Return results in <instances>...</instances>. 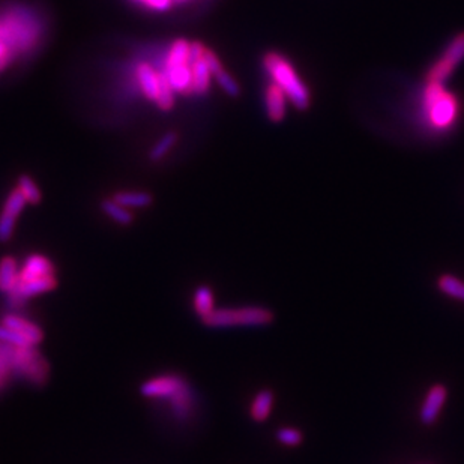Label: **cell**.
Listing matches in <instances>:
<instances>
[{
    "label": "cell",
    "mask_w": 464,
    "mask_h": 464,
    "mask_svg": "<svg viewBox=\"0 0 464 464\" xmlns=\"http://www.w3.org/2000/svg\"><path fill=\"white\" fill-rule=\"evenodd\" d=\"M2 324L8 328L14 329L15 332H18L20 335H23L30 342V345H34V346H38L39 342H43V340H44V331L38 325L32 324V321H29L27 319H23L22 316L6 314L2 319Z\"/></svg>",
    "instance_id": "13"
},
{
    "label": "cell",
    "mask_w": 464,
    "mask_h": 464,
    "mask_svg": "<svg viewBox=\"0 0 464 464\" xmlns=\"http://www.w3.org/2000/svg\"><path fill=\"white\" fill-rule=\"evenodd\" d=\"M101 209H103V212L108 218H112L115 223H117L120 226H129L134 221L133 212H131L128 208L117 203V201L113 198L103 200V203H101Z\"/></svg>",
    "instance_id": "18"
},
{
    "label": "cell",
    "mask_w": 464,
    "mask_h": 464,
    "mask_svg": "<svg viewBox=\"0 0 464 464\" xmlns=\"http://www.w3.org/2000/svg\"><path fill=\"white\" fill-rule=\"evenodd\" d=\"M20 275L18 261L13 256H5L0 259V291L11 293L15 287Z\"/></svg>",
    "instance_id": "17"
},
{
    "label": "cell",
    "mask_w": 464,
    "mask_h": 464,
    "mask_svg": "<svg viewBox=\"0 0 464 464\" xmlns=\"http://www.w3.org/2000/svg\"><path fill=\"white\" fill-rule=\"evenodd\" d=\"M56 275V268L53 261L43 254H30L26 257L23 266L20 268L18 281L39 280Z\"/></svg>",
    "instance_id": "12"
},
{
    "label": "cell",
    "mask_w": 464,
    "mask_h": 464,
    "mask_svg": "<svg viewBox=\"0 0 464 464\" xmlns=\"http://www.w3.org/2000/svg\"><path fill=\"white\" fill-rule=\"evenodd\" d=\"M277 440L281 443V445L284 447H299L302 442H304V435H302V431L293 427H281L278 428L277 435H275Z\"/></svg>",
    "instance_id": "25"
},
{
    "label": "cell",
    "mask_w": 464,
    "mask_h": 464,
    "mask_svg": "<svg viewBox=\"0 0 464 464\" xmlns=\"http://www.w3.org/2000/svg\"><path fill=\"white\" fill-rule=\"evenodd\" d=\"M447 398L448 388L443 383H436V385H433L428 389L427 397L423 400L419 410V421L422 426L431 427L433 423H436L443 406H445Z\"/></svg>",
    "instance_id": "10"
},
{
    "label": "cell",
    "mask_w": 464,
    "mask_h": 464,
    "mask_svg": "<svg viewBox=\"0 0 464 464\" xmlns=\"http://www.w3.org/2000/svg\"><path fill=\"white\" fill-rule=\"evenodd\" d=\"M212 77L215 78L217 85L224 90V92L231 96V98H238L240 95V87L238 85L236 80L231 77L227 71L224 69V66H221L219 69H217Z\"/></svg>",
    "instance_id": "23"
},
{
    "label": "cell",
    "mask_w": 464,
    "mask_h": 464,
    "mask_svg": "<svg viewBox=\"0 0 464 464\" xmlns=\"http://www.w3.org/2000/svg\"><path fill=\"white\" fill-rule=\"evenodd\" d=\"M464 62V30L454 35L442 53L428 65L422 80L428 83L447 85L457 68Z\"/></svg>",
    "instance_id": "5"
},
{
    "label": "cell",
    "mask_w": 464,
    "mask_h": 464,
    "mask_svg": "<svg viewBox=\"0 0 464 464\" xmlns=\"http://www.w3.org/2000/svg\"><path fill=\"white\" fill-rule=\"evenodd\" d=\"M437 289L443 295L464 302V281L451 274H442L436 281Z\"/></svg>",
    "instance_id": "20"
},
{
    "label": "cell",
    "mask_w": 464,
    "mask_h": 464,
    "mask_svg": "<svg viewBox=\"0 0 464 464\" xmlns=\"http://www.w3.org/2000/svg\"><path fill=\"white\" fill-rule=\"evenodd\" d=\"M410 122L419 134L430 140H442L456 133L463 115L461 96L447 85L423 82L410 101Z\"/></svg>",
    "instance_id": "1"
},
{
    "label": "cell",
    "mask_w": 464,
    "mask_h": 464,
    "mask_svg": "<svg viewBox=\"0 0 464 464\" xmlns=\"http://www.w3.org/2000/svg\"><path fill=\"white\" fill-rule=\"evenodd\" d=\"M191 75H193V82H191V90H193V94L197 95L206 94L210 87L212 73L205 60V55L198 57H191Z\"/></svg>",
    "instance_id": "15"
},
{
    "label": "cell",
    "mask_w": 464,
    "mask_h": 464,
    "mask_svg": "<svg viewBox=\"0 0 464 464\" xmlns=\"http://www.w3.org/2000/svg\"><path fill=\"white\" fill-rule=\"evenodd\" d=\"M193 305L196 314L200 319L208 317L212 311L215 310V300H214V293L208 286H200L194 291V298H193Z\"/></svg>",
    "instance_id": "19"
},
{
    "label": "cell",
    "mask_w": 464,
    "mask_h": 464,
    "mask_svg": "<svg viewBox=\"0 0 464 464\" xmlns=\"http://www.w3.org/2000/svg\"><path fill=\"white\" fill-rule=\"evenodd\" d=\"M0 342H5V345H11V346H18V347L34 346V345H30V342L23 335H20L18 332L5 326L3 324H0Z\"/></svg>",
    "instance_id": "26"
},
{
    "label": "cell",
    "mask_w": 464,
    "mask_h": 464,
    "mask_svg": "<svg viewBox=\"0 0 464 464\" xmlns=\"http://www.w3.org/2000/svg\"><path fill=\"white\" fill-rule=\"evenodd\" d=\"M137 82L141 90H143L145 96L149 101L157 103L161 89V73H157L149 64H141L137 68Z\"/></svg>",
    "instance_id": "14"
},
{
    "label": "cell",
    "mask_w": 464,
    "mask_h": 464,
    "mask_svg": "<svg viewBox=\"0 0 464 464\" xmlns=\"http://www.w3.org/2000/svg\"><path fill=\"white\" fill-rule=\"evenodd\" d=\"M9 361H11V371L29 379L30 382L44 383L48 377V364L35 350V346H11Z\"/></svg>",
    "instance_id": "6"
},
{
    "label": "cell",
    "mask_w": 464,
    "mask_h": 464,
    "mask_svg": "<svg viewBox=\"0 0 464 464\" xmlns=\"http://www.w3.org/2000/svg\"><path fill=\"white\" fill-rule=\"evenodd\" d=\"M113 200H116L117 203H120L125 208H147L152 205V196L149 193H145V191H122V193L115 194Z\"/></svg>",
    "instance_id": "21"
},
{
    "label": "cell",
    "mask_w": 464,
    "mask_h": 464,
    "mask_svg": "<svg viewBox=\"0 0 464 464\" xmlns=\"http://www.w3.org/2000/svg\"><path fill=\"white\" fill-rule=\"evenodd\" d=\"M176 141H177V134L176 133L164 134L157 141V145L152 149H150L149 158L152 161H161L170 152L171 149H173V146L176 145Z\"/></svg>",
    "instance_id": "24"
},
{
    "label": "cell",
    "mask_w": 464,
    "mask_h": 464,
    "mask_svg": "<svg viewBox=\"0 0 464 464\" xmlns=\"http://www.w3.org/2000/svg\"><path fill=\"white\" fill-rule=\"evenodd\" d=\"M290 101L282 89L269 82L265 87V110L266 116L274 124H280L286 119Z\"/></svg>",
    "instance_id": "11"
},
{
    "label": "cell",
    "mask_w": 464,
    "mask_h": 464,
    "mask_svg": "<svg viewBox=\"0 0 464 464\" xmlns=\"http://www.w3.org/2000/svg\"><path fill=\"white\" fill-rule=\"evenodd\" d=\"M261 66L269 78L282 89L290 101V106L299 112H307L312 106V90L300 75L291 60L280 52H268L261 57Z\"/></svg>",
    "instance_id": "2"
},
{
    "label": "cell",
    "mask_w": 464,
    "mask_h": 464,
    "mask_svg": "<svg viewBox=\"0 0 464 464\" xmlns=\"http://www.w3.org/2000/svg\"><path fill=\"white\" fill-rule=\"evenodd\" d=\"M274 311L266 307H239L214 310L201 321L209 328H235V326H268L274 324Z\"/></svg>",
    "instance_id": "3"
},
{
    "label": "cell",
    "mask_w": 464,
    "mask_h": 464,
    "mask_svg": "<svg viewBox=\"0 0 464 464\" xmlns=\"http://www.w3.org/2000/svg\"><path fill=\"white\" fill-rule=\"evenodd\" d=\"M185 383L188 382L177 375L157 376L146 380L143 385L140 386V394L146 398L170 400Z\"/></svg>",
    "instance_id": "8"
},
{
    "label": "cell",
    "mask_w": 464,
    "mask_h": 464,
    "mask_svg": "<svg viewBox=\"0 0 464 464\" xmlns=\"http://www.w3.org/2000/svg\"><path fill=\"white\" fill-rule=\"evenodd\" d=\"M26 198L18 188L13 189L5 200V205L0 212V242H8L13 238L15 223L26 206Z\"/></svg>",
    "instance_id": "7"
},
{
    "label": "cell",
    "mask_w": 464,
    "mask_h": 464,
    "mask_svg": "<svg viewBox=\"0 0 464 464\" xmlns=\"http://www.w3.org/2000/svg\"><path fill=\"white\" fill-rule=\"evenodd\" d=\"M164 73L175 92L193 94L191 90V43L187 39H176L170 45L166 59Z\"/></svg>",
    "instance_id": "4"
},
{
    "label": "cell",
    "mask_w": 464,
    "mask_h": 464,
    "mask_svg": "<svg viewBox=\"0 0 464 464\" xmlns=\"http://www.w3.org/2000/svg\"><path fill=\"white\" fill-rule=\"evenodd\" d=\"M143 6L154 9V11H166L171 6V0H136Z\"/></svg>",
    "instance_id": "27"
},
{
    "label": "cell",
    "mask_w": 464,
    "mask_h": 464,
    "mask_svg": "<svg viewBox=\"0 0 464 464\" xmlns=\"http://www.w3.org/2000/svg\"><path fill=\"white\" fill-rule=\"evenodd\" d=\"M57 287V277H45L39 280H30V281H17L15 287L9 293V300L14 305H22L24 300L35 298L38 295L47 293Z\"/></svg>",
    "instance_id": "9"
},
{
    "label": "cell",
    "mask_w": 464,
    "mask_h": 464,
    "mask_svg": "<svg viewBox=\"0 0 464 464\" xmlns=\"http://www.w3.org/2000/svg\"><path fill=\"white\" fill-rule=\"evenodd\" d=\"M17 188L22 191V194L24 196L27 203H30V205L41 203V200H43L41 191H39V187L35 184V180L30 176H27V175L20 176L18 182H17Z\"/></svg>",
    "instance_id": "22"
},
{
    "label": "cell",
    "mask_w": 464,
    "mask_h": 464,
    "mask_svg": "<svg viewBox=\"0 0 464 464\" xmlns=\"http://www.w3.org/2000/svg\"><path fill=\"white\" fill-rule=\"evenodd\" d=\"M274 400H275L274 391L269 388L260 389L249 406L251 419L256 422H265L270 415L272 407H274Z\"/></svg>",
    "instance_id": "16"
}]
</instances>
